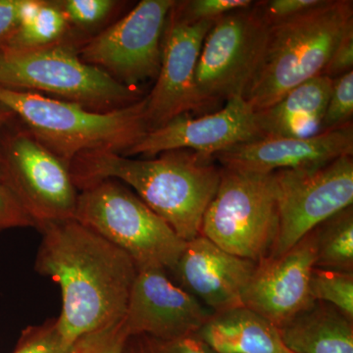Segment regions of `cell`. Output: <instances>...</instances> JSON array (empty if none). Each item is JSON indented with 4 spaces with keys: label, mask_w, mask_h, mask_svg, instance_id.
I'll list each match as a JSON object with an SVG mask.
<instances>
[{
    "label": "cell",
    "mask_w": 353,
    "mask_h": 353,
    "mask_svg": "<svg viewBox=\"0 0 353 353\" xmlns=\"http://www.w3.org/2000/svg\"><path fill=\"white\" fill-rule=\"evenodd\" d=\"M27 0H0V43L19 26Z\"/></svg>",
    "instance_id": "d6a6232c"
},
{
    "label": "cell",
    "mask_w": 353,
    "mask_h": 353,
    "mask_svg": "<svg viewBox=\"0 0 353 353\" xmlns=\"http://www.w3.org/2000/svg\"><path fill=\"white\" fill-rule=\"evenodd\" d=\"M353 155L352 122L307 138H263L215 153L223 168L270 174L321 166Z\"/></svg>",
    "instance_id": "e0dca14e"
},
{
    "label": "cell",
    "mask_w": 353,
    "mask_h": 353,
    "mask_svg": "<svg viewBox=\"0 0 353 353\" xmlns=\"http://www.w3.org/2000/svg\"><path fill=\"white\" fill-rule=\"evenodd\" d=\"M353 68V30L348 32L336 46L322 75L334 80L352 72Z\"/></svg>",
    "instance_id": "1f68e13d"
},
{
    "label": "cell",
    "mask_w": 353,
    "mask_h": 353,
    "mask_svg": "<svg viewBox=\"0 0 353 353\" xmlns=\"http://www.w3.org/2000/svg\"><path fill=\"white\" fill-rule=\"evenodd\" d=\"M256 262L241 259L199 234L187 241L171 272L176 282L213 314L243 307Z\"/></svg>",
    "instance_id": "2e32d148"
},
{
    "label": "cell",
    "mask_w": 353,
    "mask_h": 353,
    "mask_svg": "<svg viewBox=\"0 0 353 353\" xmlns=\"http://www.w3.org/2000/svg\"><path fill=\"white\" fill-rule=\"evenodd\" d=\"M353 71L333 80L331 95L323 117L321 132L352 122Z\"/></svg>",
    "instance_id": "484cf974"
},
{
    "label": "cell",
    "mask_w": 353,
    "mask_h": 353,
    "mask_svg": "<svg viewBox=\"0 0 353 353\" xmlns=\"http://www.w3.org/2000/svg\"><path fill=\"white\" fill-rule=\"evenodd\" d=\"M0 87L55 97L97 112L126 108L145 97L138 88L83 63L75 46L65 41L38 50L0 43Z\"/></svg>",
    "instance_id": "5b68a950"
},
{
    "label": "cell",
    "mask_w": 353,
    "mask_h": 353,
    "mask_svg": "<svg viewBox=\"0 0 353 353\" xmlns=\"http://www.w3.org/2000/svg\"><path fill=\"white\" fill-rule=\"evenodd\" d=\"M175 0H143L126 16L79 48L83 63L127 87L157 79L162 41Z\"/></svg>",
    "instance_id": "8fae6325"
},
{
    "label": "cell",
    "mask_w": 353,
    "mask_h": 353,
    "mask_svg": "<svg viewBox=\"0 0 353 353\" xmlns=\"http://www.w3.org/2000/svg\"><path fill=\"white\" fill-rule=\"evenodd\" d=\"M34 227L0 169V232L17 228Z\"/></svg>",
    "instance_id": "f546056e"
},
{
    "label": "cell",
    "mask_w": 353,
    "mask_h": 353,
    "mask_svg": "<svg viewBox=\"0 0 353 353\" xmlns=\"http://www.w3.org/2000/svg\"><path fill=\"white\" fill-rule=\"evenodd\" d=\"M352 30L353 4L348 0H324L307 12L269 26L261 57L243 99L256 112L322 75L336 46Z\"/></svg>",
    "instance_id": "3957f363"
},
{
    "label": "cell",
    "mask_w": 353,
    "mask_h": 353,
    "mask_svg": "<svg viewBox=\"0 0 353 353\" xmlns=\"http://www.w3.org/2000/svg\"><path fill=\"white\" fill-rule=\"evenodd\" d=\"M324 0H268L255 2L269 26L292 19L321 6Z\"/></svg>",
    "instance_id": "f1b7e54d"
},
{
    "label": "cell",
    "mask_w": 353,
    "mask_h": 353,
    "mask_svg": "<svg viewBox=\"0 0 353 353\" xmlns=\"http://www.w3.org/2000/svg\"><path fill=\"white\" fill-rule=\"evenodd\" d=\"M279 331L294 353H353V321L321 301H315Z\"/></svg>",
    "instance_id": "ffe728a7"
},
{
    "label": "cell",
    "mask_w": 353,
    "mask_h": 353,
    "mask_svg": "<svg viewBox=\"0 0 353 353\" xmlns=\"http://www.w3.org/2000/svg\"><path fill=\"white\" fill-rule=\"evenodd\" d=\"M74 219L126 252L138 271H169L187 241L125 183L99 181L79 192Z\"/></svg>",
    "instance_id": "8992f818"
},
{
    "label": "cell",
    "mask_w": 353,
    "mask_h": 353,
    "mask_svg": "<svg viewBox=\"0 0 353 353\" xmlns=\"http://www.w3.org/2000/svg\"><path fill=\"white\" fill-rule=\"evenodd\" d=\"M70 25L59 2L27 0L15 31L0 43L17 50H38L64 41Z\"/></svg>",
    "instance_id": "44dd1931"
},
{
    "label": "cell",
    "mask_w": 353,
    "mask_h": 353,
    "mask_svg": "<svg viewBox=\"0 0 353 353\" xmlns=\"http://www.w3.org/2000/svg\"><path fill=\"white\" fill-rule=\"evenodd\" d=\"M196 334L217 353H294L277 327L245 307L213 314Z\"/></svg>",
    "instance_id": "d6986e66"
},
{
    "label": "cell",
    "mask_w": 353,
    "mask_h": 353,
    "mask_svg": "<svg viewBox=\"0 0 353 353\" xmlns=\"http://www.w3.org/2000/svg\"><path fill=\"white\" fill-rule=\"evenodd\" d=\"M203 304L176 285L164 269L138 271L120 327L128 338L148 334L160 340L194 336L212 317Z\"/></svg>",
    "instance_id": "4fadbf2b"
},
{
    "label": "cell",
    "mask_w": 353,
    "mask_h": 353,
    "mask_svg": "<svg viewBox=\"0 0 353 353\" xmlns=\"http://www.w3.org/2000/svg\"><path fill=\"white\" fill-rule=\"evenodd\" d=\"M0 103L69 165L85 152L125 154L148 132L146 95L126 108L97 112L74 102L0 87Z\"/></svg>",
    "instance_id": "277c9868"
},
{
    "label": "cell",
    "mask_w": 353,
    "mask_h": 353,
    "mask_svg": "<svg viewBox=\"0 0 353 353\" xmlns=\"http://www.w3.org/2000/svg\"><path fill=\"white\" fill-rule=\"evenodd\" d=\"M214 22H190L183 19L175 6L172 8L165 26L157 83L146 95L148 132L179 116L199 113L194 83L197 60L204 39Z\"/></svg>",
    "instance_id": "7c38bea8"
},
{
    "label": "cell",
    "mask_w": 353,
    "mask_h": 353,
    "mask_svg": "<svg viewBox=\"0 0 353 353\" xmlns=\"http://www.w3.org/2000/svg\"><path fill=\"white\" fill-rule=\"evenodd\" d=\"M34 269L61 290L57 328L75 345L122 321L138 268L131 257L75 219L39 228Z\"/></svg>",
    "instance_id": "6da1fadb"
},
{
    "label": "cell",
    "mask_w": 353,
    "mask_h": 353,
    "mask_svg": "<svg viewBox=\"0 0 353 353\" xmlns=\"http://www.w3.org/2000/svg\"><path fill=\"white\" fill-rule=\"evenodd\" d=\"M122 353H217L197 334L176 339L160 340L148 334L128 338Z\"/></svg>",
    "instance_id": "d4e9b609"
},
{
    "label": "cell",
    "mask_w": 353,
    "mask_h": 353,
    "mask_svg": "<svg viewBox=\"0 0 353 353\" xmlns=\"http://www.w3.org/2000/svg\"><path fill=\"white\" fill-rule=\"evenodd\" d=\"M279 232L270 256L284 254L318 225L352 205V155L321 166L273 172Z\"/></svg>",
    "instance_id": "30bf717a"
},
{
    "label": "cell",
    "mask_w": 353,
    "mask_h": 353,
    "mask_svg": "<svg viewBox=\"0 0 353 353\" xmlns=\"http://www.w3.org/2000/svg\"><path fill=\"white\" fill-rule=\"evenodd\" d=\"M253 2L250 0H190L176 1L175 8L183 19L199 22L216 21L233 11L248 8Z\"/></svg>",
    "instance_id": "4316f807"
},
{
    "label": "cell",
    "mask_w": 353,
    "mask_h": 353,
    "mask_svg": "<svg viewBox=\"0 0 353 353\" xmlns=\"http://www.w3.org/2000/svg\"><path fill=\"white\" fill-rule=\"evenodd\" d=\"M10 124L0 132V169L34 227L74 219L79 190L70 165Z\"/></svg>",
    "instance_id": "9c48e42d"
},
{
    "label": "cell",
    "mask_w": 353,
    "mask_h": 353,
    "mask_svg": "<svg viewBox=\"0 0 353 353\" xmlns=\"http://www.w3.org/2000/svg\"><path fill=\"white\" fill-rule=\"evenodd\" d=\"M314 230L284 254L257 262L243 294V307L282 328L315 303L309 280L314 268Z\"/></svg>",
    "instance_id": "9a60e30c"
},
{
    "label": "cell",
    "mask_w": 353,
    "mask_h": 353,
    "mask_svg": "<svg viewBox=\"0 0 353 353\" xmlns=\"http://www.w3.org/2000/svg\"><path fill=\"white\" fill-rule=\"evenodd\" d=\"M127 340L119 323L99 333L85 336V353H122Z\"/></svg>",
    "instance_id": "4dcf8cb0"
},
{
    "label": "cell",
    "mask_w": 353,
    "mask_h": 353,
    "mask_svg": "<svg viewBox=\"0 0 353 353\" xmlns=\"http://www.w3.org/2000/svg\"><path fill=\"white\" fill-rule=\"evenodd\" d=\"M279 232L273 173L221 169L219 187L201 225V236L236 256H270Z\"/></svg>",
    "instance_id": "52a82bcc"
},
{
    "label": "cell",
    "mask_w": 353,
    "mask_h": 353,
    "mask_svg": "<svg viewBox=\"0 0 353 353\" xmlns=\"http://www.w3.org/2000/svg\"><path fill=\"white\" fill-rule=\"evenodd\" d=\"M314 233V268L353 273L352 205L318 225Z\"/></svg>",
    "instance_id": "7402d4cb"
},
{
    "label": "cell",
    "mask_w": 353,
    "mask_h": 353,
    "mask_svg": "<svg viewBox=\"0 0 353 353\" xmlns=\"http://www.w3.org/2000/svg\"><path fill=\"white\" fill-rule=\"evenodd\" d=\"M259 139L262 136L257 128L255 111L243 97H236L214 113L199 117L185 114L146 132L123 155L152 157L169 150H190L213 157L234 145Z\"/></svg>",
    "instance_id": "5bb4252c"
},
{
    "label": "cell",
    "mask_w": 353,
    "mask_h": 353,
    "mask_svg": "<svg viewBox=\"0 0 353 353\" xmlns=\"http://www.w3.org/2000/svg\"><path fill=\"white\" fill-rule=\"evenodd\" d=\"M333 80L320 75L292 88L269 108L255 112L263 138H307L321 132Z\"/></svg>",
    "instance_id": "ac0fdd59"
},
{
    "label": "cell",
    "mask_w": 353,
    "mask_h": 353,
    "mask_svg": "<svg viewBox=\"0 0 353 353\" xmlns=\"http://www.w3.org/2000/svg\"><path fill=\"white\" fill-rule=\"evenodd\" d=\"M12 353H85V338L67 345L57 328V319L23 330Z\"/></svg>",
    "instance_id": "cb8c5ba5"
},
{
    "label": "cell",
    "mask_w": 353,
    "mask_h": 353,
    "mask_svg": "<svg viewBox=\"0 0 353 353\" xmlns=\"http://www.w3.org/2000/svg\"><path fill=\"white\" fill-rule=\"evenodd\" d=\"M213 160L190 150H169L154 159L94 150L77 155L70 171L79 192L106 179L130 185L183 241H189L201 234L204 213L219 187L221 169Z\"/></svg>",
    "instance_id": "7a4b0ae2"
},
{
    "label": "cell",
    "mask_w": 353,
    "mask_h": 353,
    "mask_svg": "<svg viewBox=\"0 0 353 353\" xmlns=\"http://www.w3.org/2000/svg\"><path fill=\"white\" fill-rule=\"evenodd\" d=\"M14 119H16L15 115L3 104L0 103V132L7 125L10 124Z\"/></svg>",
    "instance_id": "836d02e7"
},
{
    "label": "cell",
    "mask_w": 353,
    "mask_h": 353,
    "mask_svg": "<svg viewBox=\"0 0 353 353\" xmlns=\"http://www.w3.org/2000/svg\"><path fill=\"white\" fill-rule=\"evenodd\" d=\"M117 3L112 0H65L59 2L69 25L83 28L102 22Z\"/></svg>",
    "instance_id": "83f0119b"
},
{
    "label": "cell",
    "mask_w": 353,
    "mask_h": 353,
    "mask_svg": "<svg viewBox=\"0 0 353 353\" xmlns=\"http://www.w3.org/2000/svg\"><path fill=\"white\" fill-rule=\"evenodd\" d=\"M309 290L313 301L334 306L353 321V273L313 268Z\"/></svg>",
    "instance_id": "603a6c76"
},
{
    "label": "cell",
    "mask_w": 353,
    "mask_h": 353,
    "mask_svg": "<svg viewBox=\"0 0 353 353\" xmlns=\"http://www.w3.org/2000/svg\"><path fill=\"white\" fill-rule=\"evenodd\" d=\"M269 24L255 2L213 23L196 69L199 113L245 95L261 57Z\"/></svg>",
    "instance_id": "ba28073f"
}]
</instances>
